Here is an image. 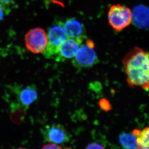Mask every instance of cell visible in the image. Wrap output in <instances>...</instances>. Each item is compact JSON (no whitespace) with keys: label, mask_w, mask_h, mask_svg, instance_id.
Returning a JSON list of instances; mask_svg holds the SVG:
<instances>
[{"label":"cell","mask_w":149,"mask_h":149,"mask_svg":"<svg viewBox=\"0 0 149 149\" xmlns=\"http://www.w3.org/2000/svg\"><path fill=\"white\" fill-rule=\"evenodd\" d=\"M123 65L130 87L149 90V53L139 47H135L125 55Z\"/></svg>","instance_id":"obj_1"},{"label":"cell","mask_w":149,"mask_h":149,"mask_svg":"<svg viewBox=\"0 0 149 149\" xmlns=\"http://www.w3.org/2000/svg\"><path fill=\"white\" fill-rule=\"evenodd\" d=\"M47 45L43 54L47 59H54L61 45L67 38L63 23L59 22L49 29Z\"/></svg>","instance_id":"obj_2"},{"label":"cell","mask_w":149,"mask_h":149,"mask_svg":"<svg viewBox=\"0 0 149 149\" xmlns=\"http://www.w3.org/2000/svg\"><path fill=\"white\" fill-rule=\"evenodd\" d=\"M109 24L115 30L120 32L127 27L132 20V13L130 9L121 4L111 6L108 12Z\"/></svg>","instance_id":"obj_3"},{"label":"cell","mask_w":149,"mask_h":149,"mask_svg":"<svg viewBox=\"0 0 149 149\" xmlns=\"http://www.w3.org/2000/svg\"><path fill=\"white\" fill-rule=\"evenodd\" d=\"M47 42V35L41 28L31 29L25 36L26 47L35 54L43 53L46 49Z\"/></svg>","instance_id":"obj_4"},{"label":"cell","mask_w":149,"mask_h":149,"mask_svg":"<svg viewBox=\"0 0 149 149\" xmlns=\"http://www.w3.org/2000/svg\"><path fill=\"white\" fill-rule=\"evenodd\" d=\"M72 61L74 68L77 69L91 68L98 62V57L93 48L81 45Z\"/></svg>","instance_id":"obj_5"},{"label":"cell","mask_w":149,"mask_h":149,"mask_svg":"<svg viewBox=\"0 0 149 149\" xmlns=\"http://www.w3.org/2000/svg\"><path fill=\"white\" fill-rule=\"evenodd\" d=\"M42 133L45 139L52 143L64 144L70 139L68 131L60 124L47 125L44 128Z\"/></svg>","instance_id":"obj_6"},{"label":"cell","mask_w":149,"mask_h":149,"mask_svg":"<svg viewBox=\"0 0 149 149\" xmlns=\"http://www.w3.org/2000/svg\"><path fill=\"white\" fill-rule=\"evenodd\" d=\"M82 43L73 39L68 38L59 47L55 60L56 62H65L74 57Z\"/></svg>","instance_id":"obj_7"},{"label":"cell","mask_w":149,"mask_h":149,"mask_svg":"<svg viewBox=\"0 0 149 149\" xmlns=\"http://www.w3.org/2000/svg\"><path fill=\"white\" fill-rule=\"evenodd\" d=\"M63 28L68 38L78 40L82 43L86 39V31L84 26L74 18L67 19L63 23Z\"/></svg>","instance_id":"obj_8"},{"label":"cell","mask_w":149,"mask_h":149,"mask_svg":"<svg viewBox=\"0 0 149 149\" xmlns=\"http://www.w3.org/2000/svg\"><path fill=\"white\" fill-rule=\"evenodd\" d=\"M132 13V20L134 24L142 29L149 28V8L140 4L134 8Z\"/></svg>","instance_id":"obj_9"},{"label":"cell","mask_w":149,"mask_h":149,"mask_svg":"<svg viewBox=\"0 0 149 149\" xmlns=\"http://www.w3.org/2000/svg\"><path fill=\"white\" fill-rule=\"evenodd\" d=\"M19 100L24 108H28L37 100L38 93L36 86L29 85L22 89L19 93Z\"/></svg>","instance_id":"obj_10"},{"label":"cell","mask_w":149,"mask_h":149,"mask_svg":"<svg viewBox=\"0 0 149 149\" xmlns=\"http://www.w3.org/2000/svg\"><path fill=\"white\" fill-rule=\"evenodd\" d=\"M132 133L136 136V149H149V126L142 130L135 129Z\"/></svg>","instance_id":"obj_11"},{"label":"cell","mask_w":149,"mask_h":149,"mask_svg":"<svg viewBox=\"0 0 149 149\" xmlns=\"http://www.w3.org/2000/svg\"><path fill=\"white\" fill-rule=\"evenodd\" d=\"M119 141L123 149H136V136L133 133L121 134L119 137Z\"/></svg>","instance_id":"obj_12"},{"label":"cell","mask_w":149,"mask_h":149,"mask_svg":"<svg viewBox=\"0 0 149 149\" xmlns=\"http://www.w3.org/2000/svg\"><path fill=\"white\" fill-rule=\"evenodd\" d=\"M99 107L105 111H109L111 109V104L109 101L105 98H102L99 101Z\"/></svg>","instance_id":"obj_13"},{"label":"cell","mask_w":149,"mask_h":149,"mask_svg":"<svg viewBox=\"0 0 149 149\" xmlns=\"http://www.w3.org/2000/svg\"><path fill=\"white\" fill-rule=\"evenodd\" d=\"M8 12V10L6 6L0 2V22L3 20L6 14Z\"/></svg>","instance_id":"obj_14"},{"label":"cell","mask_w":149,"mask_h":149,"mask_svg":"<svg viewBox=\"0 0 149 149\" xmlns=\"http://www.w3.org/2000/svg\"><path fill=\"white\" fill-rule=\"evenodd\" d=\"M85 149H105V148L100 144L96 142H93L88 145Z\"/></svg>","instance_id":"obj_15"},{"label":"cell","mask_w":149,"mask_h":149,"mask_svg":"<svg viewBox=\"0 0 149 149\" xmlns=\"http://www.w3.org/2000/svg\"><path fill=\"white\" fill-rule=\"evenodd\" d=\"M41 149H64L62 147L56 144L52 143L47 144L44 146Z\"/></svg>","instance_id":"obj_16"},{"label":"cell","mask_w":149,"mask_h":149,"mask_svg":"<svg viewBox=\"0 0 149 149\" xmlns=\"http://www.w3.org/2000/svg\"><path fill=\"white\" fill-rule=\"evenodd\" d=\"M13 0H0V2L3 5H8L12 3Z\"/></svg>","instance_id":"obj_17"},{"label":"cell","mask_w":149,"mask_h":149,"mask_svg":"<svg viewBox=\"0 0 149 149\" xmlns=\"http://www.w3.org/2000/svg\"><path fill=\"white\" fill-rule=\"evenodd\" d=\"M25 149V148H18V149Z\"/></svg>","instance_id":"obj_18"},{"label":"cell","mask_w":149,"mask_h":149,"mask_svg":"<svg viewBox=\"0 0 149 149\" xmlns=\"http://www.w3.org/2000/svg\"><path fill=\"white\" fill-rule=\"evenodd\" d=\"M55 1H59V0H55Z\"/></svg>","instance_id":"obj_19"}]
</instances>
